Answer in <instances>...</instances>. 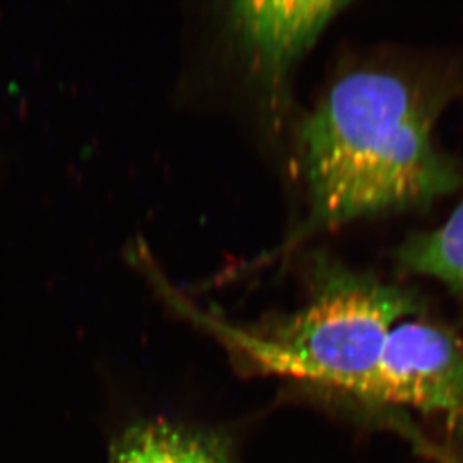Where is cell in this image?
<instances>
[{"label":"cell","mask_w":463,"mask_h":463,"mask_svg":"<svg viewBox=\"0 0 463 463\" xmlns=\"http://www.w3.org/2000/svg\"><path fill=\"white\" fill-rule=\"evenodd\" d=\"M302 145L309 228L426 204L463 184L455 162L433 143L419 92L383 71L342 77L305 122Z\"/></svg>","instance_id":"cell-1"},{"label":"cell","mask_w":463,"mask_h":463,"mask_svg":"<svg viewBox=\"0 0 463 463\" xmlns=\"http://www.w3.org/2000/svg\"><path fill=\"white\" fill-rule=\"evenodd\" d=\"M419 312L405 289L328 269L314 298L261 335L221 327L264 371L366 398L396 324Z\"/></svg>","instance_id":"cell-2"},{"label":"cell","mask_w":463,"mask_h":463,"mask_svg":"<svg viewBox=\"0 0 463 463\" xmlns=\"http://www.w3.org/2000/svg\"><path fill=\"white\" fill-rule=\"evenodd\" d=\"M366 399L426 412L463 410V336L412 315L390 333Z\"/></svg>","instance_id":"cell-3"},{"label":"cell","mask_w":463,"mask_h":463,"mask_svg":"<svg viewBox=\"0 0 463 463\" xmlns=\"http://www.w3.org/2000/svg\"><path fill=\"white\" fill-rule=\"evenodd\" d=\"M346 6V2L250 0L232 5V20L262 71L275 79L318 40Z\"/></svg>","instance_id":"cell-4"},{"label":"cell","mask_w":463,"mask_h":463,"mask_svg":"<svg viewBox=\"0 0 463 463\" xmlns=\"http://www.w3.org/2000/svg\"><path fill=\"white\" fill-rule=\"evenodd\" d=\"M111 463H236L216 438L166 421L129 429L114 447Z\"/></svg>","instance_id":"cell-5"},{"label":"cell","mask_w":463,"mask_h":463,"mask_svg":"<svg viewBox=\"0 0 463 463\" xmlns=\"http://www.w3.org/2000/svg\"><path fill=\"white\" fill-rule=\"evenodd\" d=\"M398 261L408 273L439 280L463 302V203L441 227L405 241Z\"/></svg>","instance_id":"cell-6"},{"label":"cell","mask_w":463,"mask_h":463,"mask_svg":"<svg viewBox=\"0 0 463 463\" xmlns=\"http://www.w3.org/2000/svg\"><path fill=\"white\" fill-rule=\"evenodd\" d=\"M459 438H460V444H462V446H463V410H462V411H460Z\"/></svg>","instance_id":"cell-7"}]
</instances>
